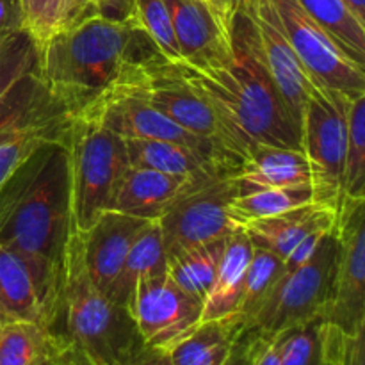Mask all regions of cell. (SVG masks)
Returning <instances> with one entry per match:
<instances>
[{
  "label": "cell",
  "mask_w": 365,
  "mask_h": 365,
  "mask_svg": "<svg viewBox=\"0 0 365 365\" xmlns=\"http://www.w3.org/2000/svg\"><path fill=\"white\" fill-rule=\"evenodd\" d=\"M241 192L234 175H220L200 180L184 192L160 217L164 250L180 252L210 241L227 239L241 230L232 212V200Z\"/></svg>",
  "instance_id": "9"
},
{
  "label": "cell",
  "mask_w": 365,
  "mask_h": 365,
  "mask_svg": "<svg viewBox=\"0 0 365 365\" xmlns=\"http://www.w3.org/2000/svg\"><path fill=\"white\" fill-rule=\"evenodd\" d=\"M252 255L253 245L242 228L228 235L214 284L203 299L202 323L241 312L246 271L252 262Z\"/></svg>",
  "instance_id": "21"
},
{
  "label": "cell",
  "mask_w": 365,
  "mask_h": 365,
  "mask_svg": "<svg viewBox=\"0 0 365 365\" xmlns=\"http://www.w3.org/2000/svg\"><path fill=\"white\" fill-rule=\"evenodd\" d=\"M146 223V220L106 210L89 230L81 234L86 269L96 289L106 296L123 267L132 242Z\"/></svg>",
  "instance_id": "15"
},
{
  "label": "cell",
  "mask_w": 365,
  "mask_h": 365,
  "mask_svg": "<svg viewBox=\"0 0 365 365\" xmlns=\"http://www.w3.org/2000/svg\"><path fill=\"white\" fill-rule=\"evenodd\" d=\"M242 191L264 187H292L310 184V168L303 150L255 145L234 173Z\"/></svg>",
  "instance_id": "20"
},
{
  "label": "cell",
  "mask_w": 365,
  "mask_h": 365,
  "mask_svg": "<svg viewBox=\"0 0 365 365\" xmlns=\"http://www.w3.org/2000/svg\"><path fill=\"white\" fill-rule=\"evenodd\" d=\"M50 339H52V349H50L48 365H95L88 355H84L71 342L61 341L52 335Z\"/></svg>",
  "instance_id": "42"
},
{
  "label": "cell",
  "mask_w": 365,
  "mask_h": 365,
  "mask_svg": "<svg viewBox=\"0 0 365 365\" xmlns=\"http://www.w3.org/2000/svg\"><path fill=\"white\" fill-rule=\"evenodd\" d=\"M71 234L70 159L59 138L43 143L0 187V245L27 266L45 330L59 314Z\"/></svg>",
  "instance_id": "1"
},
{
  "label": "cell",
  "mask_w": 365,
  "mask_h": 365,
  "mask_svg": "<svg viewBox=\"0 0 365 365\" xmlns=\"http://www.w3.org/2000/svg\"><path fill=\"white\" fill-rule=\"evenodd\" d=\"M68 120L70 116L59 110L0 138V187L43 143L63 138Z\"/></svg>",
  "instance_id": "27"
},
{
  "label": "cell",
  "mask_w": 365,
  "mask_h": 365,
  "mask_svg": "<svg viewBox=\"0 0 365 365\" xmlns=\"http://www.w3.org/2000/svg\"><path fill=\"white\" fill-rule=\"evenodd\" d=\"M271 4L314 86L342 93L349 98L365 95L364 66L339 48L298 0H271Z\"/></svg>",
  "instance_id": "11"
},
{
  "label": "cell",
  "mask_w": 365,
  "mask_h": 365,
  "mask_svg": "<svg viewBox=\"0 0 365 365\" xmlns=\"http://www.w3.org/2000/svg\"><path fill=\"white\" fill-rule=\"evenodd\" d=\"M200 180L205 178L177 177L128 164L118 180L109 210L139 220L157 221L187 189Z\"/></svg>",
  "instance_id": "16"
},
{
  "label": "cell",
  "mask_w": 365,
  "mask_h": 365,
  "mask_svg": "<svg viewBox=\"0 0 365 365\" xmlns=\"http://www.w3.org/2000/svg\"><path fill=\"white\" fill-rule=\"evenodd\" d=\"M239 6L248 11L253 25H255L264 64H266L289 114L302 132L303 107H305L314 84L310 82L302 61L298 59L294 48L289 43L287 34L282 27L280 18H278L271 0H241Z\"/></svg>",
  "instance_id": "14"
},
{
  "label": "cell",
  "mask_w": 365,
  "mask_h": 365,
  "mask_svg": "<svg viewBox=\"0 0 365 365\" xmlns=\"http://www.w3.org/2000/svg\"><path fill=\"white\" fill-rule=\"evenodd\" d=\"M46 331L77 346L95 365H132L152 349L143 341L130 310L93 284L84 264L81 234L75 230L64 257L59 314Z\"/></svg>",
  "instance_id": "4"
},
{
  "label": "cell",
  "mask_w": 365,
  "mask_h": 365,
  "mask_svg": "<svg viewBox=\"0 0 365 365\" xmlns=\"http://www.w3.org/2000/svg\"><path fill=\"white\" fill-rule=\"evenodd\" d=\"M248 365H282L274 335L250 331Z\"/></svg>",
  "instance_id": "38"
},
{
  "label": "cell",
  "mask_w": 365,
  "mask_h": 365,
  "mask_svg": "<svg viewBox=\"0 0 365 365\" xmlns=\"http://www.w3.org/2000/svg\"><path fill=\"white\" fill-rule=\"evenodd\" d=\"M335 221L337 210L334 207L310 202L277 216L250 221L242 230L255 248L266 250L284 260L309 234L316 230H334Z\"/></svg>",
  "instance_id": "18"
},
{
  "label": "cell",
  "mask_w": 365,
  "mask_h": 365,
  "mask_svg": "<svg viewBox=\"0 0 365 365\" xmlns=\"http://www.w3.org/2000/svg\"><path fill=\"white\" fill-rule=\"evenodd\" d=\"M160 355H164V353L155 351V349H150V351L146 353V355L143 356V359H139L138 362L132 364V365H155V364H157V360H159V356H160Z\"/></svg>",
  "instance_id": "47"
},
{
  "label": "cell",
  "mask_w": 365,
  "mask_h": 365,
  "mask_svg": "<svg viewBox=\"0 0 365 365\" xmlns=\"http://www.w3.org/2000/svg\"><path fill=\"white\" fill-rule=\"evenodd\" d=\"M344 2L355 13V16L365 24V0H344Z\"/></svg>",
  "instance_id": "46"
},
{
  "label": "cell",
  "mask_w": 365,
  "mask_h": 365,
  "mask_svg": "<svg viewBox=\"0 0 365 365\" xmlns=\"http://www.w3.org/2000/svg\"><path fill=\"white\" fill-rule=\"evenodd\" d=\"M337 260L324 323L346 334L365 330V200H344L335 221Z\"/></svg>",
  "instance_id": "10"
},
{
  "label": "cell",
  "mask_w": 365,
  "mask_h": 365,
  "mask_svg": "<svg viewBox=\"0 0 365 365\" xmlns=\"http://www.w3.org/2000/svg\"><path fill=\"white\" fill-rule=\"evenodd\" d=\"M95 16L125 24L135 20V0H93Z\"/></svg>",
  "instance_id": "40"
},
{
  "label": "cell",
  "mask_w": 365,
  "mask_h": 365,
  "mask_svg": "<svg viewBox=\"0 0 365 365\" xmlns=\"http://www.w3.org/2000/svg\"><path fill=\"white\" fill-rule=\"evenodd\" d=\"M164 274H168V260L159 221H148L132 242L123 267L107 298L128 309L132 314V302L139 282L145 278H159Z\"/></svg>",
  "instance_id": "22"
},
{
  "label": "cell",
  "mask_w": 365,
  "mask_h": 365,
  "mask_svg": "<svg viewBox=\"0 0 365 365\" xmlns=\"http://www.w3.org/2000/svg\"><path fill=\"white\" fill-rule=\"evenodd\" d=\"M365 330L346 334L330 323H321L323 365H365Z\"/></svg>",
  "instance_id": "36"
},
{
  "label": "cell",
  "mask_w": 365,
  "mask_h": 365,
  "mask_svg": "<svg viewBox=\"0 0 365 365\" xmlns=\"http://www.w3.org/2000/svg\"><path fill=\"white\" fill-rule=\"evenodd\" d=\"M38 323L43 314L24 260L0 245V324Z\"/></svg>",
  "instance_id": "24"
},
{
  "label": "cell",
  "mask_w": 365,
  "mask_h": 365,
  "mask_svg": "<svg viewBox=\"0 0 365 365\" xmlns=\"http://www.w3.org/2000/svg\"><path fill=\"white\" fill-rule=\"evenodd\" d=\"M175 66L248 153L255 145L302 150V132L264 64L255 25L242 6L230 21V52L196 64L177 61Z\"/></svg>",
  "instance_id": "2"
},
{
  "label": "cell",
  "mask_w": 365,
  "mask_h": 365,
  "mask_svg": "<svg viewBox=\"0 0 365 365\" xmlns=\"http://www.w3.org/2000/svg\"><path fill=\"white\" fill-rule=\"evenodd\" d=\"M248 353H250V331L246 330L241 335L239 342L235 344L230 359L225 362V365H248Z\"/></svg>",
  "instance_id": "44"
},
{
  "label": "cell",
  "mask_w": 365,
  "mask_h": 365,
  "mask_svg": "<svg viewBox=\"0 0 365 365\" xmlns=\"http://www.w3.org/2000/svg\"><path fill=\"white\" fill-rule=\"evenodd\" d=\"M203 299L189 294L168 274L138 284L132 317L148 348L170 353L202 324Z\"/></svg>",
  "instance_id": "13"
},
{
  "label": "cell",
  "mask_w": 365,
  "mask_h": 365,
  "mask_svg": "<svg viewBox=\"0 0 365 365\" xmlns=\"http://www.w3.org/2000/svg\"><path fill=\"white\" fill-rule=\"evenodd\" d=\"M227 239L168 253V277L189 294L205 299L216 278Z\"/></svg>",
  "instance_id": "25"
},
{
  "label": "cell",
  "mask_w": 365,
  "mask_h": 365,
  "mask_svg": "<svg viewBox=\"0 0 365 365\" xmlns=\"http://www.w3.org/2000/svg\"><path fill=\"white\" fill-rule=\"evenodd\" d=\"M32 71H38V45L29 32L20 29L0 39V103Z\"/></svg>",
  "instance_id": "32"
},
{
  "label": "cell",
  "mask_w": 365,
  "mask_h": 365,
  "mask_svg": "<svg viewBox=\"0 0 365 365\" xmlns=\"http://www.w3.org/2000/svg\"><path fill=\"white\" fill-rule=\"evenodd\" d=\"M239 4H241V0H227V11H228V18H230V21H232V16H234L235 9L239 7Z\"/></svg>",
  "instance_id": "48"
},
{
  "label": "cell",
  "mask_w": 365,
  "mask_h": 365,
  "mask_svg": "<svg viewBox=\"0 0 365 365\" xmlns=\"http://www.w3.org/2000/svg\"><path fill=\"white\" fill-rule=\"evenodd\" d=\"M59 110L63 109L50 98L46 89L43 88L41 81L38 78V71H32L21 78L0 103V138L31 121Z\"/></svg>",
  "instance_id": "28"
},
{
  "label": "cell",
  "mask_w": 365,
  "mask_h": 365,
  "mask_svg": "<svg viewBox=\"0 0 365 365\" xmlns=\"http://www.w3.org/2000/svg\"><path fill=\"white\" fill-rule=\"evenodd\" d=\"M77 116L96 121L123 141L127 139H159V141L178 143V145H184L203 155L220 160L234 171L239 170V164L232 160L227 153L221 152L216 145L185 130L180 125L173 123L164 114L153 109L150 103L132 93L107 89L95 102L82 109Z\"/></svg>",
  "instance_id": "12"
},
{
  "label": "cell",
  "mask_w": 365,
  "mask_h": 365,
  "mask_svg": "<svg viewBox=\"0 0 365 365\" xmlns=\"http://www.w3.org/2000/svg\"><path fill=\"white\" fill-rule=\"evenodd\" d=\"M155 365H171L170 359H168V353H164V355L159 356V360H157Z\"/></svg>",
  "instance_id": "49"
},
{
  "label": "cell",
  "mask_w": 365,
  "mask_h": 365,
  "mask_svg": "<svg viewBox=\"0 0 365 365\" xmlns=\"http://www.w3.org/2000/svg\"><path fill=\"white\" fill-rule=\"evenodd\" d=\"M24 29L18 0H0V39Z\"/></svg>",
  "instance_id": "43"
},
{
  "label": "cell",
  "mask_w": 365,
  "mask_h": 365,
  "mask_svg": "<svg viewBox=\"0 0 365 365\" xmlns=\"http://www.w3.org/2000/svg\"><path fill=\"white\" fill-rule=\"evenodd\" d=\"M70 159L73 230H89L100 214L110 209L114 191L128 166L121 138L93 120L70 118L63 134Z\"/></svg>",
  "instance_id": "6"
},
{
  "label": "cell",
  "mask_w": 365,
  "mask_h": 365,
  "mask_svg": "<svg viewBox=\"0 0 365 365\" xmlns=\"http://www.w3.org/2000/svg\"><path fill=\"white\" fill-rule=\"evenodd\" d=\"M321 323L323 319L310 321L274 335L282 365H323Z\"/></svg>",
  "instance_id": "33"
},
{
  "label": "cell",
  "mask_w": 365,
  "mask_h": 365,
  "mask_svg": "<svg viewBox=\"0 0 365 365\" xmlns=\"http://www.w3.org/2000/svg\"><path fill=\"white\" fill-rule=\"evenodd\" d=\"M164 57L138 20L91 16L53 32L38 48V78L70 118L113 88L132 66Z\"/></svg>",
  "instance_id": "3"
},
{
  "label": "cell",
  "mask_w": 365,
  "mask_h": 365,
  "mask_svg": "<svg viewBox=\"0 0 365 365\" xmlns=\"http://www.w3.org/2000/svg\"><path fill=\"white\" fill-rule=\"evenodd\" d=\"M110 89L139 96L168 120L216 145L239 168L245 163L248 155L245 145L235 138L209 100L189 86L175 63L166 57L132 66Z\"/></svg>",
  "instance_id": "5"
},
{
  "label": "cell",
  "mask_w": 365,
  "mask_h": 365,
  "mask_svg": "<svg viewBox=\"0 0 365 365\" xmlns=\"http://www.w3.org/2000/svg\"><path fill=\"white\" fill-rule=\"evenodd\" d=\"M210 7L214 9V13L217 14V18L221 20V24L230 31V18H228V11H227V0H205Z\"/></svg>",
  "instance_id": "45"
},
{
  "label": "cell",
  "mask_w": 365,
  "mask_h": 365,
  "mask_svg": "<svg viewBox=\"0 0 365 365\" xmlns=\"http://www.w3.org/2000/svg\"><path fill=\"white\" fill-rule=\"evenodd\" d=\"M2 327H4V324H0V330H2Z\"/></svg>",
  "instance_id": "50"
},
{
  "label": "cell",
  "mask_w": 365,
  "mask_h": 365,
  "mask_svg": "<svg viewBox=\"0 0 365 365\" xmlns=\"http://www.w3.org/2000/svg\"><path fill=\"white\" fill-rule=\"evenodd\" d=\"M21 9V25L39 46L59 27L61 0H18Z\"/></svg>",
  "instance_id": "37"
},
{
  "label": "cell",
  "mask_w": 365,
  "mask_h": 365,
  "mask_svg": "<svg viewBox=\"0 0 365 365\" xmlns=\"http://www.w3.org/2000/svg\"><path fill=\"white\" fill-rule=\"evenodd\" d=\"M351 98L312 86L302 116V150L310 168L314 202L339 210Z\"/></svg>",
  "instance_id": "8"
},
{
  "label": "cell",
  "mask_w": 365,
  "mask_h": 365,
  "mask_svg": "<svg viewBox=\"0 0 365 365\" xmlns=\"http://www.w3.org/2000/svg\"><path fill=\"white\" fill-rule=\"evenodd\" d=\"M91 16H95L93 0H61L59 27H57V31L81 24V21L88 20Z\"/></svg>",
  "instance_id": "41"
},
{
  "label": "cell",
  "mask_w": 365,
  "mask_h": 365,
  "mask_svg": "<svg viewBox=\"0 0 365 365\" xmlns=\"http://www.w3.org/2000/svg\"><path fill=\"white\" fill-rule=\"evenodd\" d=\"M127 159L130 166L148 168L160 173L187 178H209L234 175L232 168L196 150L159 139H127Z\"/></svg>",
  "instance_id": "19"
},
{
  "label": "cell",
  "mask_w": 365,
  "mask_h": 365,
  "mask_svg": "<svg viewBox=\"0 0 365 365\" xmlns=\"http://www.w3.org/2000/svg\"><path fill=\"white\" fill-rule=\"evenodd\" d=\"M328 232L331 230H316L312 232V234L307 235V237H303L302 241L292 248V252L284 259V269L292 271L296 269V267L309 262V260L316 255V252L319 250L321 242H323L324 235H327Z\"/></svg>",
  "instance_id": "39"
},
{
  "label": "cell",
  "mask_w": 365,
  "mask_h": 365,
  "mask_svg": "<svg viewBox=\"0 0 365 365\" xmlns=\"http://www.w3.org/2000/svg\"><path fill=\"white\" fill-rule=\"evenodd\" d=\"M344 200H365V95L351 98L348 107L341 203Z\"/></svg>",
  "instance_id": "31"
},
{
  "label": "cell",
  "mask_w": 365,
  "mask_h": 365,
  "mask_svg": "<svg viewBox=\"0 0 365 365\" xmlns=\"http://www.w3.org/2000/svg\"><path fill=\"white\" fill-rule=\"evenodd\" d=\"M180 61L203 63L230 52V31L205 0H164Z\"/></svg>",
  "instance_id": "17"
},
{
  "label": "cell",
  "mask_w": 365,
  "mask_h": 365,
  "mask_svg": "<svg viewBox=\"0 0 365 365\" xmlns=\"http://www.w3.org/2000/svg\"><path fill=\"white\" fill-rule=\"evenodd\" d=\"M52 339L38 323H9L0 330V365H48Z\"/></svg>",
  "instance_id": "30"
},
{
  "label": "cell",
  "mask_w": 365,
  "mask_h": 365,
  "mask_svg": "<svg viewBox=\"0 0 365 365\" xmlns=\"http://www.w3.org/2000/svg\"><path fill=\"white\" fill-rule=\"evenodd\" d=\"M337 237L328 232L316 255L303 266L280 274L266 298L245 317L248 331L277 335L287 328L323 319L331 292Z\"/></svg>",
  "instance_id": "7"
},
{
  "label": "cell",
  "mask_w": 365,
  "mask_h": 365,
  "mask_svg": "<svg viewBox=\"0 0 365 365\" xmlns=\"http://www.w3.org/2000/svg\"><path fill=\"white\" fill-rule=\"evenodd\" d=\"M135 20L148 32L159 52L171 63L180 61L177 38L164 0H135Z\"/></svg>",
  "instance_id": "35"
},
{
  "label": "cell",
  "mask_w": 365,
  "mask_h": 365,
  "mask_svg": "<svg viewBox=\"0 0 365 365\" xmlns=\"http://www.w3.org/2000/svg\"><path fill=\"white\" fill-rule=\"evenodd\" d=\"M298 2L349 59L365 68V24L355 16L344 0H298Z\"/></svg>",
  "instance_id": "26"
},
{
  "label": "cell",
  "mask_w": 365,
  "mask_h": 365,
  "mask_svg": "<svg viewBox=\"0 0 365 365\" xmlns=\"http://www.w3.org/2000/svg\"><path fill=\"white\" fill-rule=\"evenodd\" d=\"M314 202L312 185H292V187H264L242 191L232 200L230 207L235 220L245 227L246 223L262 217L277 216L285 210Z\"/></svg>",
  "instance_id": "29"
},
{
  "label": "cell",
  "mask_w": 365,
  "mask_h": 365,
  "mask_svg": "<svg viewBox=\"0 0 365 365\" xmlns=\"http://www.w3.org/2000/svg\"><path fill=\"white\" fill-rule=\"evenodd\" d=\"M245 331V321L239 314L203 321L168 353V359L171 365H225Z\"/></svg>",
  "instance_id": "23"
},
{
  "label": "cell",
  "mask_w": 365,
  "mask_h": 365,
  "mask_svg": "<svg viewBox=\"0 0 365 365\" xmlns=\"http://www.w3.org/2000/svg\"><path fill=\"white\" fill-rule=\"evenodd\" d=\"M284 273V260L280 257L273 255L262 248L253 246L252 262H250L248 271H246L245 282V296H242V307L239 316L245 321L246 316L255 310V307L266 298L267 292L271 291L280 274Z\"/></svg>",
  "instance_id": "34"
}]
</instances>
